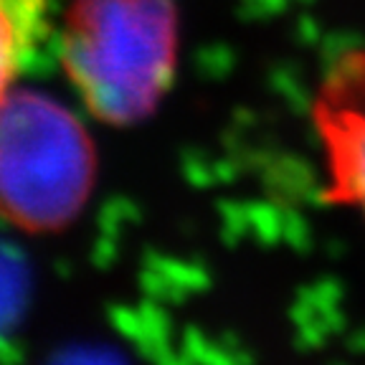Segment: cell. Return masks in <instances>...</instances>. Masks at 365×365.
Returning <instances> with one entry per match:
<instances>
[{
  "label": "cell",
  "mask_w": 365,
  "mask_h": 365,
  "mask_svg": "<svg viewBox=\"0 0 365 365\" xmlns=\"http://www.w3.org/2000/svg\"><path fill=\"white\" fill-rule=\"evenodd\" d=\"M170 0H79L63 29V68L99 120L135 122L163 97L175 66Z\"/></svg>",
  "instance_id": "6da1fadb"
},
{
  "label": "cell",
  "mask_w": 365,
  "mask_h": 365,
  "mask_svg": "<svg viewBox=\"0 0 365 365\" xmlns=\"http://www.w3.org/2000/svg\"><path fill=\"white\" fill-rule=\"evenodd\" d=\"M84 125L46 94L0 102V213L26 231H56L79 216L94 185Z\"/></svg>",
  "instance_id": "7a4b0ae2"
},
{
  "label": "cell",
  "mask_w": 365,
  "mask_h": 365,
  "mask_svg": "<svg viewBox=\"0 0 365 365\" xmlns=\"http://www.w3.org/2000/svg\"><path fill=\"white\" fill-rule=\"evenodd\" d=\"M312 127L325 158V198L365 221V48H350L325 71Z\"/></svg>",
  "instance_id": "3957f363"
},
{
  "label": "cell",
  "mask_w": 365,
  "mask_h": 365,
  "mask_svg": "<svg viewBox=\"0 0 365 365\" xmlns=\"http://www.w3.org/2000/svg\"><path fill=\"white\" fill-rule=\"evenodd\" d=\"M48 31V0H0V102L29 68Z\"/></svg>",
  "instance_id": "277c9868"
}]
</instances>
